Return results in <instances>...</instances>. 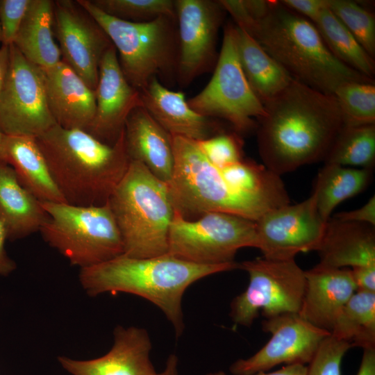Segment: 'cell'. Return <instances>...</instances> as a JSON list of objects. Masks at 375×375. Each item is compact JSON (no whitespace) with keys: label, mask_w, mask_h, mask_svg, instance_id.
<instances>
[{"label":"cell","mask_w":375,"mask_h":375,"mask_svg":"<svg viewBox=\"0 0 375 375\" xmlns=\"http://www.w3.org/2000/svg\"><path fill=\"white\" fill-rule=\"evenodd\" d=\"M331 335L351 347L375 348V292L356 291L335 319Z\"/></svg>","instance_id":"cell-29"},{"label":"cell","mask_w":375,"mask_h":375,"mask_svg":"<svg viewBox=\"0 0 375 375\" xmlns=\"http://www.w3.org/2000/svg\"><path fill=\"white\" fill-rule=\"evenodd\" d=\"M31 62L47 69L61 61L54 40L53 1L31 0L13 44Z\"/></svg>","instance_id":"cell-26"},{"label":"cell","mask_w":375,"mask_h":375,"mask_svg":"<svg viewBox=\"0 0 375 375\" xmlns=\"http://www.w3.org/2000/svg\"><path fill=\"white\" fill-rule=\"evenodd\" d=\"M238 268L247 272L249 282L231 303L229 315L234 326H251L260 312L265 319L299 312L306 276L294 259L257 258L239 263Z\"/></svg>","instance_id":"cell-11"},{"label":"cell","mask_w":375,"mask_h":375,"mask_svg":"<svg viewBox=\"0 0 375 375\" xmlns=\"http://www.w3.org/2000/svg\"><path fill=\"white\" fill-rule=\"evenodd\" d=\"M140 92L142 106L172 136L200 141L224 132L212 118L192 110L183 92L169 90L156 77Z\"/></svg>","instance_id":"cell-20"},{"label":"cell","mask_w":375,"mask_h":375,"mask_svg":"<svg viewBox=\"0 0 375 375\" xmlns=\"http://www.w3.org/2000/svg\"><path fill=\"white\" fill-rule=\"evenodd\" d=\"M2 161L12 167L19 183L40 201L66 203L35 138L6 135Z\"/></svg>","instance_id":"cell-25"},{"label":"cell","mask_w":375,"mask_h":375,"mask_svg":"<svg viewBox=\"0 0 375 375\" xmlns=\"http://www.w3.org/2000/svg\"><path fill=\"white\" fill-rule=\"evenodd\" d=\"M324 161L325 164L372 169L375 163V124L343 125Z\"/></svg>","instance_id":"cell-31"},{"label":"cell","mask_w":375,"mask_h":375,"mask_svg":"<svg viewBox=\"0 0 375 375\" xmlns=\"http://www.w3.org/2000/svg\"><path fill=\"white\" fill-rule=\"evenodd\" d=\"M104 13L130 22H146L161 16L176 17L174 1L170 0H90Z\"/></svg>","instance_id":"cell-33"},{"label":"cell","mask_w":375,"mask_h":375,"mask_svg":"<svg viewBox=\"0 0 375 375\" xmlns=\"http://www.w3.org/2000/svg\"><path fill=\"white\" fill-rule=\"evenodd\" d=\"M331 53L342 63L374 79L375 62L350 31L328 8L313 23Z\"/></svg>","instance_id":"cell-30"},{"label":"cell","mask_w":375,"mask_h":375,"mask_svg":"<svg viewBox=\"0 0 375 375\" xmlns=\"http://www.w3.org/2000/svg\"><path fill=\"white\" fill-rule=\"evenodd\" d=\"M317 251L322 267H375L374 226L330 218Z\"/></svg>","instance_id":"cell-23"},{"label":"cell","mask_w":375,"mask_h":375,"mask_svg":"<svg viewBox=\"0 0 375 375\" xmlns=\"http://www.w3.org/2000/svg\"><path fill=\"white\" fill-rule=\"evenodd\" d=\"M239 263L203 265L169 253L150 258L122 254L106 262L80 269V283L92 297L125 292L156 305L172 325L176 338L185 328L182 300L188 288L208 276L238 269Z\"/></svg>","instance_id":"cell-2"},{"label":"cell","mask_w":375,"mask_h":375,"mask_svg":"<svg viewBox=\"0 0 375 375\" xmlns=\"http://www.w3.org/2000/svg\"><path fill=\"white\" fill-rule=\"evenodd\" d=\"M306 288L298 314L331 333L342 309L357 290L351 269L317 265L305 271Z\"/></svg>","instance_id":"cell-21"},{"label":"cell","mask_w":375,"mask_h":375,"mask_svg":"<svg viewBox=\"0 0 375 375\" xmlns=\"http://www.w3.org/2000/svg\"><path fill=\"white\" fill-rule=\"evenodd\" d=\"M280 1L312 23L317 19L321 11L328 8V0H283Z\"/></svg>","instance_id":"cell-38"},{"label":"cell","mask_w":375,"mask_h":375,"mask_svg":"<svg viewBox=\"0 0 375 375\" xmlns=\"http://www.w3.org/2000/svg\"><path fill=\"white\" fill-rule=\"evenodd\" d=\"M113 344L105 355L79 360L59 356L58 361L72 375H158L150 359L152 345L146 329L117 326Z\"/></svg>","instance_id":"cell-18"},{"label":"cell","mask_w":375,"mask_h":375,"mask_svg":"<svg viewBox=\"0 0 375 375\" xmlns=\"http://www.w3.org/2000/svg\"><path fill=\"white\" fill-rule=\"evenodd\" d=\"M10 47L8 73L0 92V131L36 138L56 124L49 109L42 70Z\"/></svg>","instance_id":"cell-12"},{"label":"cell","mask_w":375,"mask_h":375,"mask_svg":"<svg viewBox=\"0 0 375 375\" xmlns=\"http://www.w3.org/2000/svg\"><path fill=\"white\" fill-rule=\"evenodd\" d=\"M171 140L174 165L167 185L174 210L183 217L190 220L206 212H221L256 222L269 212L231 188L196 141L172 135Z\"/></svg>","instance_id":"cell-7"},{"label":"cell","mask_w":375,"mask_h":375,"mask_svg":"<svg viewBox=\"0 0 375 375\" xmlns=\"http://www.w3.org/2000/svg\"><path fill=\"white\" fill-rule=\"evenodd\" d=\"M1 28H0V42H1Z\"/></svg>","instance_id":"cell-47"},{"label":"cell","mask_w":375,"mask_h":375,"mask_svg":"<svg viewBox=\"0 0 375 375\" xmlns=\"http://www.w3.org/2000/svg\"><path fill=\"white\" fill-rule=\"evenodd\" d=\"M35 139L58 190L69 204H105L130 163L124 128L113 145L86 131L57 124Z\"/></svg>","instance_id":"cell-3"},{"label":"cell","mask_w":375,"mask_h":375,"mask_svg":"<svg viewBox=\"0 0 375 375\" xmlns=\"http://www.w3.org/2000/svg\"><path fill=\"white\" fill-rule=\"evenodd\" d=\"M188 103L203 117L227 121L238 134L256 129L257 121L265 115V107L242 71L235 24L228 22L224 27L221 50L210 81Z\"/></svg>","instance_id":"cell-9"},{"label":"cell","mask_w":375,"mask_h":375,"mask_svg":"<svg viewBox=\"0 0 375 375\" xmlns=\"http://www.w3.org/2000/svg\"><path fill=\"white\" fill-rule=\"evenodd\" d=\"M333 217L342 221L362 223L374 226L375 197H372L364 206L358 209L337 213Z\"/></svg>","instance_id":"cell-39"},{"label":"cell","mask_w":375,"mask_h":375,"mask_svg":"<svg viewBox=\"0 0 375 375\" xmlns=\"http://www.w3.org/2000/svg\"><path fill=\"white\" fill-rule=\"evenodd\" d=\"M108 203L124 244V254L150 258L168 253L174 208L167 183L142 163L131 160Z\"/></svg>","instance_id":"cell-5"},{"label":"cell","mask_w":375,"mask_h":375,"mask_svg":"<svg viewBox=\"0 0 375 375\" xmlns=\"http://www.w3.org/2000/svg\"><path fill=\"white\" fill-rule=\"evenodd\" d=\"M95 95V114L86 131L102 142L113 145L130 113L142 106L140 92L126 79L113 44L101 59Z\"/></svg>","instance_id":"cell-17"},{"label":"cell","mask_w":375,"mask_h":375,"mask_svg":"<svg viewBox=\"0 0 375 375\" xmlns=\"http://www.w3.org/2000/svg\"><path fill=\"white\" fill-rule=\"evenodd\" d=\"M42 205L49 217L39 231L71 265L82 269L124 254L123 240L108 201L101 206Z\"/></svg>","instance_id":"cell-8"},{"label":"cell","mask_w":375,"mask_h":375,"mask_svg":"<svg viewBox=\"0 0 375 375\" xmlns=\"http://www.w3.org/2000/svg\"><path fill=\"white\" fill-rule=\"evenodd\" d=\"M31 0H0L2 45L13 44Z\"/></svg>","instance_id":"cell-37"},{"label":"cell","mask_w":375,"mask_h":375,"mask_svg":"<svg viewBox=\"0 0 375 375\" xmlns=\"http://www.w3.org/2000/svg\"><path fill=\"white\" fill-rule=\"evenodd\" d=\"M307 371V365H288L280 369L272 372H261L253 375H306ZM206 375H227L223 371L210 372Z\"/></svg>","instance_id":"cell-42"},{"label":"cell","mask_w":375,"mask_h":375,"mask_svg":"<svg viewBox=\"0 0 375 375\" xmlns=\"http://www.w3.org/2000/svg\"><path fill=\"white\" fill-rule=\"evenodd\" d=\"M256 223L257 249L264 258L274 260L294 259L300 252L317 251L326 224L314 191L303 201L271 210Z\"/></svg>","instance_id":"cell-14"},{"label":"cell","mask_w":375,"mask_h":375,"mask_svg":"<svg viewBox=\"0 0 375 375\" xmlns=\"http://www.w3.org/2000/svg\"><path fill=\"white\" fill-rule=\"evenodd\" d=\"M292 77L328 94L351 81L374 83L339 61L328 50L315 24L284 6L270 1L251 33Z\"/></svg>","instance_id":"cell-4"},{"label":"cell","mask_w":375,"mask_h":375,"mask_svg":"<svg viewBox=\"0 0 375 375\" xmlns=\"http://www.w3.org/2000/svg\"><path fill=\"white\" fill-rule=\"evenodd\" d=\"M356 375H375V348L363 349Z\"/></svg>","instance_id":"cell-43"},{"label":"cell","mask_w":375,"mask_h":375,"mask_svg":"<svg viewBox=\"0 0 375 375\" xmlns=\"http://www.w3.org/2000/svg\"><path fill=\"white\" fill-rule=\"evenodd\" d=\"M6 135L0 131V161L3 160V148L6 140Z\"/></svg>","instance_id":"cell-46"},{"label":"cell","mask_w":375,"mask_h":375,"mask_svg":"<svg viewBox=\"0 0 375 375\" xmlns=\"http://www.w3.org/2000/svg\"><path fill=\"white\" fill-rule=\"evenodd\" d=\"M351 346L331 335L325 338L307 365L306 375H341V364Z\"/></svg>","instance_id":"cell-36"},{"label":"cell","mask_w":375,"mask_h":375,"mask_svg":"<svg viewBox=\"0 0 375 375\" xmlns=\"http://www.w3.org/2000/svg\"><path fill=\"white\" fill-rule=\"evenodd\" d=\"M196 142L206 158L217 167H224L244 158L243 141L235 132H222Z\"/></svg>","instance_id":"cell-35"},{"label":"cell","mask_w":375,"mask_h":375,"mask_svg":"<svg viewBox=\"0 0 375 375\" xmlns=\"http://www.w3.org/2000/svg\"><path fill=\"white\" fill-rule=\"evenodd\" d=\"M328 9L374 58V15L358 3L349 0H328Z\"/></svg>","instance_id":"cell-34"},{"label":"cell","mask_w":375,"mask_h":375,"mask_svg":"<svg viewBox=\"0 0 375 375\" xmlns=\"http://www.w3.org/2000/svg\"><path fill=\"white\" fill-rule=\"evenodd\" d=\"M104 30L115 47L127 81L140 91L158 78L176 81L178 38L176 18L161 16L146 22H130L104 13L90 0H77Z\"/></svg>","instance_id":"cell-6"},{"label":"cell","mask_w":375,"mask_h":375,"mask_svg":"<svg viewBox=\"0 0 375 375\" xmlns=\"http://www.w3.org/2000/svg\"><path fill=\"white\" fill-rule=\"evenodd\" d=\"M257 121V141L264 165L281 176L324 160L343 126L333 94L295 79L264 103Z\"/></svg>","instance_id":"cell-1"},{"label":"cell","mask_w":375,"mask_h":375,"mask_svg":"<svg viewBox=\"0 0 375 375\" xmlns=\"http://www.w3.org/2000/svg\"><path fill=\"white\" fill-rule=\"evenodd\" d=\"M53 33L61 60L95 90L101 59L112 44L106 33L77 0H56Z\"/></svg>","instance_id":"cell-16"},{"label":"cell","mask_w":375,"mask_h":375,"mask_svg":"<svg viewBox=\"0 0 375 375\" xmlns=\"http://www.w3.org/2000/svg\"><path fill=\"white\" fill-rule=\"evenodd\" d=\"M178 360L175 354H171L167 359L165 367L158 375H179L178 369Z\"/></svg>","instance_id":"cell-45"},{"label":"cell","mask_w":375,"mask_h":375,"mask_svg":"<svg viewBox=\"0 0 375 375\" xmlns=\"http://www.w3.org/2000/svg\"><path fill=\"white\" fill-rule=\"evenodd\" d=\"M333 95L341 112L343 125L375 124L374 83L347 82Z\"/></svg>","instance_id":"cell-32"},{"label":"cell","mask_w":375,"mask_h":375,"mask_svg":"<svg viewBox=\"0 0 375 375\" xmlns=\"http://www.w3.org/2000/svg\"><path fill=\"white\" fill-rule=\"evenodd\" d=\"M235 33L242 71L264 104L285 89L294 78L253 38L236 26Z\"/></svg>","instance_id":"cell-27"},{"label":"cell","mask_w":375,"mask_h":375,"mask_svg":"<svg viewBox=\"0 0 375 375\" xmlns=\"http://www.w3.org/2000/svg\"><path fill=\"white\" fill-rule=\"evenodd\" d=\"M262 328L272 335L269 340L251 357L235 361L229 367L232 374L253 375L281 364L306 365L323 340L331 335L329 331L310 324L298 313L265 318Z\"/></svg>","instance_id":"cell-15"},{"label":"cell","mask_w":375,"mask_h":375,"mask_svg":"<svg viewBox=\"0 0 375 375\" xmlns=\"http://www.w3.org/2000/svg\"><path fill=\"white\" fill-rule=\"evenodd\" d=\"M351 271L356 291L375 292V267H357Z\"/></svg>","instance_id":"cell-40"},{"label":"cell","mask_w":375,"mask_h":375,"mask_svg":"<svg viewBox=\"0 0 375 375\" xmlns=\"http://www.w3.org/2000/svg\"><path fill=\"white\" fill-rule=\"evenodd\" d=\"M372 177V169L324 164L317 174L313 190L322 219L327 222L334 208L365 190Z\"/></svg>","instance_id":"cell-28"},{"label":"cell","mask_w":375,"mask_h":375,"mask_svg":"<svg viewBox=\"0 0 375 375\" xmlns=\"http://www.w3.org/2000/svg\"><path fill=\"white\" fill-rule=\"evenodd\" d=\"M7 233L4 225L0 222V275L7 276L17 267L15 262L11 259L5 249Z\"/></svg>","instance_id":"cell-41"},{"label":"cell","mask_w":375,"mask_h":375,"mask_svg":"<svg viewBox=\"0 0 375 375\" xmlns=\"http://www.w3.org/2000/svg\"><path fill=\"white\" fill-rule=\"evenodd\" d=\"M124 142L130 161L140 162L160 181L169 182L174 165L171 135L143 106L128 115Z\"/></svg>","instance_id":"cell-22"},{"label":"cell","mask_w":375,"mask_h":375,"mask_svg":"<svg viewBox=\"0 0 375 375\" xmlns=\"http://www.w3.org/2000/svg\"><path fill=\"white\" fill-rule=\"evenodd\" d=\"M48 217L42 202L19 183L12 167L0 161V222L8 240L39 231Z\"/></svg>","instance_id":"cell-24"},{"label":"cell","mask_w":375,"mask_h":375,"mask_svg":"<svg viewBox=\"0 0 375 375\" xmlns=\"http://www.w3.org/2000/svg\"><path fill=\"white\" fill-rule=\"evenodd\" d=\"M42 70L49 109L56 124L87 131L95 114V90L62 60Z\"/></svg>","instance_id":"cell-19"},{"label":"cell","mask_w":375,"mask_h":375,"mask_svg":"<svg viewBox=\"0 0 375 375\" xmlns=\"http://www.w3.org/2000/svg\"><path fill=\"white\" fill-rule=\"evenodd\" d=\"M257 246L256 222L221 212L189 220L174 210L168 253L177 258L203 265L226 264L235 262L239 249Z\"/></svg>","instance_id":"cell-10"},{"label":"cell","mask_w":375,"mask_h":375,"mask_svg":"<svg viewBox=\"0 0 375 375\" xmlns=\"http://www.w3.org/2000/svg\"><path fill=\"white\" fill-rule=\"evenodd\" d=\"M10 62L9 46L1 45L0 47V92L5 82Z\"/></svg>","instance_id":"cell-44"},{"label":"cell","mask_w":375,"mask_h":375,"mask_svg":"<svg viewBox=\"0 0 375 375\" xmlns=\"http://www.w3.org/2000/svg\"><path fill=\"white\" fill-rule=\"evenodd\" d=\"M178 38L176 81L187 87L214 69L219 29L226 11L219 1H174Z\"/></svg>","instance_id":"cell-13"}]
</instances>
